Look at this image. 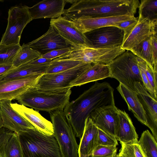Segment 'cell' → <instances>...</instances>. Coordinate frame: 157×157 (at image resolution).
Masks as SVG:
<instances>
[{
  "instance_id": "1",
  "label": "cell",
  "mask_w": 157,
  "mask_h": 157,
  "mask_svg": "<svg viewBox=\"0 0 157 157\" xmlns=\"http://www.w3.org/2000/svg\"><path fill=\"white\" fill-rule=\"evenodd\" d=\"M114 89L107 82H96L76 99L69 102L63 110L75 136L81 139L85 120L96 109L115 105Z\"/></svg>"
},
{
  "instance_id": "2",
  "label": "cell",
  "mask_w": 157,
  "mask_h": 157,
  "mask_svg": "<svg viewBox=\"0 0 157 157\" xmlns=\"http://www.w3.org/2000/svg\"><path fill=\"white\" fill-rule=\"evenodd\" d=\"M140 3L138 0H74L62 15L71 21L126 14L134 16Z\"/></svg>"
},
{
  "instance_id": "3",
  "label": "cell",
  "mask_w": 157,
  "mask_h": 157,
  "mask_svg": "<svg viewBox=\"0 0 157 157\" xmlns=\"http://www.w3.org/2000/svg\"><path fill=\"white\" fill-rule=\"evenodd\" d=\"M18 134L23 157H62L53 135H45L35 128Z\"/></svg>"
},
{
  "instance_id": "4",
  "label": "cell",
  "mask_w": 157,
  "mask_h": 157,
  "mask_svg": "<svg viewBox=\"0 0 157 157\" xmlns=\"http://www.w3.org/2000/svg\"><path fill=\"white\" fill-rule=\"evenodd\" d=\"M71 88L65 92L55 93L42 91L32 87L16 99L19 104L38 111L48 113L63 110L69 102Z\"/></svg>"
},
{
  "instance_id": "5",
  "label": "cell",
  "mask_w": 157,
  "mask_h": 157,
  "mask_svg": "<svg viewBox=\"0 0 157 157\" xmlns=\"http://www.w3.org/2000/svg\"><path fill=\"white\" fill-rule=\"evenodd\" d=\"M138 57L131 51L125 50L108 64L111 78L134 91L136 82L143 86L138 65Z\"/></svg>"
},
{
  "instance_id": "6",
  "label": "cell",
  "mask_w": 157,
  "mask_h": 157,
  "mask_svg": "<svg viewBox=\"0 0 157 157\" xmlns=\"http://www.w3.org/2000/svg\"><path fill=\"white\" fill-rule=\"evenodd\" d=\"M53 128V136L58 144L62 157H78L79 145L74 132L63 110L49 113Z\"/></svg>"
},
{
  "instance_id": "7",
  "label": "cell",
  "mask_w": 157,
  "mask_h": 157,
  "mask_svg": "<svg viewBox=\"0 0 157 157\" xmlns=\"http://www.w3.org/2000/svg\"><path fill=\"white\" fill-rule=\"evenodd\" d=\"M92 66V64L82 63L63 72L41 74L34 88L42 91L66 92L71 88L69 87L71 82Z\"/></svg>"
},
{
  "instance_id": "8",
  "label": "cell",
  "mask_w": 157,
  "mask_h": 157,
  "mask_svg": "<svg viewBox=\"0 0 157 157\" xmlns=\"http://www.w3.org/2000/svg\"><path fill=\"white\" fill-rule=\"evenodd\" d=\"M32 20L28 6L20 5L11 7L8 10L7 25L0 45L20 44L23 31Z\"/></svg>"
},
{
  "instance_id": "9",
  "label": "cell",
  "mask_w": 157,
  "mask_h": 157,
  "mask_svg": "<svg viewBox=\"0 0 157 157\" xmlns=\"http://www.w3.org/2000/svg\"><path fill=\"white\" fill-rule=\"evenodd\" d=\"M90 48H94L121 46L124 39V32L114 26L97 28L84 33Z\"/></svg>"
},
{
  "instance_id": "10",
  "label": "cell",
  "mask_w": 157,
  "mask_h": 157,
  "mask_svg": "<svg viewBox=\"0 0 157 157\" xmlns=\"http://www.w3.org/2000/svg\"><path fill=\"white\" fill-rule=\"evenodd\" d=\"M50 26L52 27L72 47H90L89 41L85 34L76 28L72 21L61 16L51 19Z\"/></svg>"
},
{
  "instance_id": "11",
  "label": "cell",
  "mask_w": 157,
  "mask_h": 157,
  "mask_svg": "<svg viewBox=\"0 0 157 157\" xmlns=\"http://www.w3.org/2000/svg\"><path fill=\"white\" fill-rule=\"evenodd\" d=\"M157 19L151 20L139 14L138 22L121 46L125 50L132 48L152 36L157 35Z\"/></svg>"
},
{
  "instance_id": "12",
  "label": "cell",
  "mask_w": 157,
  "mask_h": 157,
  "mask_svg": "<svg viewBox=\"0 0 157 157\" xmlns=\"http://www.w3.org/2000/svg\"><path fill=\"white\" fill-rule=\"evenodd\" d=\"M41 74L0 82V101L16 99L29 88L34 87Z\"/></svg>"
},
{
  "instance_id": "13",
  "label": "cell",
  "mask_w": 157,
  "mask_h": 157,
  "mask_svg": "<svg viewBox=\"0 0 157 157\" xmlns=\"http://www.w3.org/2000/svg\"><path fill=\"white\" fill-rule=\"evenodd\" d=\"M118 116V109L114 105L98 108L89 117L98 129L115 138Z\"/></svg>"
},
{
  "instance_id": "14",
  "label": "cell",
  "mask_w": 157,
  "mask_h": 157,
  "mask_svg": "<svg viewBox=\"0 0 157 157\" xmlns=\"http://www.w3.org/2000/svg\"><path fill=\"white\" fill-rule=\"evenodd\" d=\"M27 44L41 56L53 50L72 47L51 26L45 33Z\"/></svg>"
},
{
  "instance_id": "15",
  "label": "cell",
  "mask_w": 157,
  "mask_h": 157,
  "mask_svg": "<svg viewBox=\"0 0 157 157\" xmlns=\"http://www.w3.org/2000/svg\"><path fill=\"white\" fill-rule=\"evenodd\" d=\"M11 101L10 100H4L0 101L3 127L17 134L35 128L13 109L11 105Z\"/></svg>"
},
{
  "instance_id": "16",
  "label": "cell",
  "mask_w": 157,
  "mask_h": 157,
  "mask_svg": "<svg viewBox=\"0 0 157 157\" xmlns=\"http://www.w3.org/2000/svg\"><path fill=\"white\" fill-rule=\"evenodd\" d=\"M135 91L141 104L147 118V126L157 141V102L153 98L143 86L136 82Z\"/></svg>"
},
{
  "instance_id": "17",
  "label": "cell",
  "mask_w": 157,
  "mask_h": 157,
  "mask_svg": "<svg viewBox=\"0 0 157 157\" xmlns=\"http://www.w3.org/2000/svg\"><path fill=\"white\" fill-rule=\"evenodd\" d=\"M134 15L126 14L95 18L79 19L72 21L75 26L84 34L101 27L115 26L117 24L135 18Z\"/></svg>"
},
{
  "instance_id": "18",
  "label": "cell",
  "mask_w": 157,
  "mask_h": 157,
  "mask_svg": "<svg viewBox=\"0 0 157 157\" xmlns=\"http://www.w3.org/2000/svg\"><path fill=\"white\" fill-rule=\"evenodd\" d=\"M65 4L64 0H44L32 7H28V10L32 20L55 19L63 14Z\"/></svg>"
},
{
  "instance_id": "19",
  "label": "cell",
  "mask_w": 157,
  "mask_h": 157,
  "mask_svg": "<svg viewBox=\"0 0 157 157\" xmlns=\"http://www.w3.org/2000/svg\"><path fill=\"white\" fill-rule=\"evenodd\" d=\"M13 109L29 122L36 129L47 135L53 134L52 124L38 111L17 103H12Z\"/></svg>"
},
{
  "instance_id": "20",
  "label": "cell",
  "mask_w": 157,
  "mask_h": 157,
  "mask_svg": "<svg viewBox=\"0 0 157 157\" xmlns=\"http://www.w3.org/2000/svg\"><path fill=\"white\" fill-rule=\"evenodd\" d=\"M115 138L121 144H137L138 141V135L128 115L119 109Z\"/></svg>"
},
{
  "instance_id": "21",
  "label": "cell",
  "mask_w": 157,
  "mask_h": 157,
  "mask_svg": "<svg viewBox=\"0 0 157 157\" xmlns=\"http://www.w3.org/2000/svg\"><path fill=\"white\" fill-rule=\"evenodd\" d=\"M99 129L89 117L86 119L84 130L78 149V157H87L91 155L98 145Z\"/></svg>"
},
{
  "instance_id": "22",
  "label": "cell",
  "mask_w": 157,
  "mask_h": 157,
  "mask_svg": "<svg viewBox=\"0 0 157 157\" xmlns=\"http://www.w3.org/2000/svg\"><path fill=\"white\" fill-rule=\"evenodd\" d=\"M108 64L96 63L84 71L70 83L69 87L80 86L86 83L111 77Z\"/></svg>"
},
{
  "instance_id": "23",
  "label": "cell",
  "mask_w": 157,
  "mask_h": 157,
  "mask_svg": "<svg viewBox=\"0 0 157 157\" xmlns=\"http://www.w3.org/2000/svg\"><path fill=\"white\" fill-rule=\"evenodd\" d=\"M117 89L126 102L128 110L133 113L139 121L147 126L145 113L136 92L129 89L120 83Z\"/></svg>"
},
{
  "instance_id": "24",
  "label": "cell",
  "mask_w": 157,
  "mask_h": 157,
  "mask_svg": "<svg viewBox=\"0 0 157 157\" xmlns=\"http://www.w3.org/2000/svg\"><path fill=\"white\" fill-rule=\"evenodd\" d=\"M50 63L42 64H25L0 76V82L14 79L45 73Z\"/></svg>"
},
{
  "instance_id": "25",
  "label": "cell",
  "mask_w": 157,
  "mask_h": 157,
  "mask_svg": "<svg viewBox=\"0 0 157 157\" xmlns=\"http://www.w3.org/2000/svg\"><path fill=\"white\" fill-rule=\"evenodd\" d=\"M138 144L145 157H157V141L148 130L142 133Z\"/></svg>"
},
{
  "instance_id": "26",
  "label": "cell",
  "mask_w": 157,
  "mask_h": 157,
  "mask_svg": "<svg viewBox=\"0 0 157 157\" xmlns=\"http://www.w3.org/2000/svg\"><path fill=\"white\" fill-rule=\"evenodd\" d=\"M41 55L27 44L23 43L18 51L12 63L15 68L26 63L41 57Z\"/></svg>"
},
{
  "instance_id": "27",
  "label": "cell",
  "mask_w": 157,
  "mask_h": 157,
  "mask_svg": "<svg viewBox=\"0 0 157 157\" xmlns=\"http://www.w3.org/2000/svg\"><path fill=\"white\" fill-rule=\"evenodd\" d=\"M131 51L137 56L144 60L147 64L154 67L151 36L134 48Z\"/></svg>"
},
{
  "instance_id": "28",
  "label": "cell",
  "mask_w": 157,
  "mask_h": 157,
  "mask_svg": "<svg viewBox=\"0 0 157 157\" xmlns=\"http://www.w3.org/2000/svg\"><path fill=\"white\" fill-rule=\"evenodd\" d=\"M84 63L82 62L67 59H54L52 60L44 74H53L63 72Z\"/></svg>"
},
{
  "instance_id": "29",
  "label": "cell",
  "mask_w": 157,
  "mask_h": 157,
  "mask_svg": "<svg viewBox=\"0 0 157 157\" xmlns=\"http://www.w3.org/2000/svg\"><path fill=\"white\" fill-rule=\"evenodd\" d=\"M5 157H23L18 134L13 132L4 148Z\"/></svg>"
},
{
  "instance_id": "30",
  "label": "cell",
  "mask_w": 157,
  "mask_h": 157,
  "mask_svg": "<svg viewBox=\"0 0 157 157\" xmlns=\"http://www.w3.org/2000/svg\"><path fill=\"white\" fill-rule=\"evenodd\" d=\"M21 47L20 44L0 45V64H12Z\"/></svg>"
},
{
  "instance_id": "31",
  "label": "cell",
  "mask_w": 157,
  "mask_h": 157,
  "mask_svg": "<svg viewBox=\"0 0 157 157\" xmlns=\"http://www.w3.org/2000/svg\"><path fill=\"white\" fill-rule=\"evenodd\" d=\"M138 8L139 14L144 17L157 19V0H142Z\"/></svg>"
},
{
  "instance_id": "32",
  "label": "cell",
  "mask_w": 157,
  "mask_h": 157,
  "mask_svg": "<svg viewBox=\"0 0 157 157\" xmlns=\"http://www.w3.org/2000/svg\"><path fill=\"white\" fill-rule=\"evenodd\" d=\"M121 144L118 154L123 157H145L138 144Z\"/></svg>"
},
{
  "instance_id": "33",
  "label": "cell",
  "mask_w": 157,
  "mask_h": 157,
  "mask_svg": "<svg viewBox=\"0 0 157 157\" xmlns=\"http://www.w3.org/2000/svg\"><path fill=\"white\" fill-rule=\"evenodd\" d=\"M138 65L139 69L143 86L151 97L157 100V94L156 93L150 84L146 75V63L141 59L138 57Z\"/></svg>"
},
{
  "instance_id": "34",
  "label": "cell",
  "mask_w": 157,
  "mask_h": 157,
  "mask_svg": "<svg viewBox=\"0 0 157 157\" xmlns=\"http://www.w3.org/2000/svg\"><path fill=\"white\" fill-rule=\"evenodd\" d=\"M117 147L98 145L94 150L92 157H114L117 155Z\"/></svg>"
},
{
  "instance_id": "35",
  "label": "cell",
  "mask_w": 157,
  "mask_h": 157,
  "mask_svg": "<svg viewBox=\"0 0 157 157\" xmlns=\"http://www.w3.org/2000/svg\"><path fill=\"white\" fill-rule=\"evenodd\" d=\"M117 147L118 143L116 138L99 129L98 145Z\"/></svg>"
},
{
  "instance_id": "36",
  "label": "cell",
  "mask_w": 157,
  "mask_h": 157,
  "mask_svg": "<svg viewBox=\"0 0 157 157\" xmlns=\"http://www.w3.org/2000/svg\"><path fill=\"white\" fill-rule=\"evenodd\" d=\"M138 21V17L122 22L117 24L115 26L122 29L124 32L123 40L128 36L136 25Z\"/></svg>"
},
{
  "instance_id": "37",
  "label": "cell",
  "mask_w": 157,
  "mask_h": 157,
  "mask_svg": "<svg viewBox=\"0 0 157 157\" xmlns=\"http://www.w3.org/2000/svg\"><path fill=\"white\" fill-rule=\"evenodd\" d=\"M145 72L150 84L155 93L157 94V72L154 70L153 67L146 63Z\"/></svg>"
},
{
  "instance_id": "38",
  "label": "cell",
  "mask_w": 157,
  "mask_h": 157,
  "mask_svg": "<svg viewBox=\"0 0 157 157\" xmlns=\"http://www.w3.org/2000/svg\"><path fill=\"white\" fill-rule=\"evenodd\" d=\"M13 132L4 127L0 129V153L4 150L6 144Z\"/></svg>"
},
{
  "instance_id": "39",
  "label": "cell",
  "mask_w": 157,
  "mask_h": 157,
  "mask_svg": "<svg viewBox=\"0 0 157 157\" xmlns=\"http://www.w3.org/2000/svg\"><path fill=\"white\" fill-rule=\"evenodd\" d=\"M71 47L53 50L41 56V57L53 60L68 52Z\"/></svg>"
},
{
  "instance_id": "40",
  "label": "cell",
  "mask_w": 157,
  "mask_h": 157,
  "mask_svg": "<svg viewBox=\"0 0 157 157\" xmlns=\"http://www.w3.org/2000/svg\"><path fill=\"white\" fill-rule=\"evenodd\" d=\"M151 42L154 63V70L157 72V35L151 36Z\"/></svg>"
},
{
  "instance_id": "41",
  "label": "cell",
  "mask_w": 157,
  "mask_h": 157,
  "mask_svg": "<svg viewBox=\"0 0 157 157\" xmlns=\"http://www.w3.org/2000/svg\"><path fill=\"white\" fill-rule=\"evenodd\" d=\"M52 60L41 57L26 63L28 64H42L50 63Z\"/></svg>"
},
{
  "instance_id": "42",
  "label": "cell",
  "mask_w": 157,
  "mask_h": 157,
  "mask_svg": "<svg viewBox=\"0 0 157 157\" xmlns=\"http://www.w3.org/2000/svg\"><path fill=\"white\" fill-rule=\"evenodd\" d=\"M14 68L12 64H0V76Z\"/></svg>"
},
{
  "instance_id": "43",
  "label": "cell",
  "mask_w": 157,
  "mask_h": 157,
  "mask_svg": "<svg viewBox=\"0 0 157 157\" xmlns=\"http://www.w3.org/2000/svg\"><path fill=\"white\" fill-rule=\"evenodd\" d=\"M3 127V123L2 117L1 108L0 106V129Z\"/></svg>"
},
{
  "instance_id": "44",
  "label": "cell",
  "mask_w": 157,
  "mask_h": 157,
  "mask_svg": "<svg viewBox=\"0 0 157 157\" xmlns=\"http://www.w3.org/2000/svg\"><path fill=\"white\" fill-rule=\"evenodd\" d=\"M0 157H5L4 150L0 153Z\"/></svg>"
},
{
  "instance_id": "45",
  "label": "cell",
  "mask_w": 157,
  "mask_h": 157,
  "mask_svg": "<svg viewBox=\"0 0 157 157\" xmlns=\"http://www.w3.org/2000/svg\"><path fill=\"white\" fill-rule=\"evenodd\" d=\"M114 157H123L118 154L117 155V154Z\"/></svg>"
},
{
  "instance_id": "46",
  "label": "cell",
  "mask_w": 157,
  "mask_h": 157,
  "mask_svg": "<svg viewBox=\"0 0 157 157\" xmlns=\"http://www.w3.org/2000/svg\"><path fill=\"white\" fill-rule=\"evenodd\" d=\"M87 157H92V156H91V155Z\"/></svg>"
},
{
  "instance_id": "47",
  "label": "cell",
  "mask_w": 157,
  "mask_h": 157,
  "mask_svg": "<svg viewBox=\"0 0 157 157\" xmlns=\"http://www.w3.org/2000/svg\"><path fill=\"white\" fill-rule=\"evenodd\" d=\"M2 1H3L0 0V2H2Z\"/></svg>"
}]
</instances>
